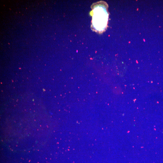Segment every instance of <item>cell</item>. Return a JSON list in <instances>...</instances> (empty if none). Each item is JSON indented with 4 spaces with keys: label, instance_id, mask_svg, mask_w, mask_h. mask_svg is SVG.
Wrapping results in <instances>:
<instances>
[{
    "label": "cell",
    "instance_id": "6da1fadb",
    "mask_svg": "<svg viewBox=\"0 0 163 163\" xmlns=\"http://www.w3.org/2000/svg\"><path fill=\"white\" fill-rule=\"evenodd\" d=\"M91 6L93 10L92 23L93 29L98 33H102L106 29L109 14L108 5L104 2H99Z\"/></svg>",
    "mask_w": 163,
    "mask_h": 163
}]
</instances>
